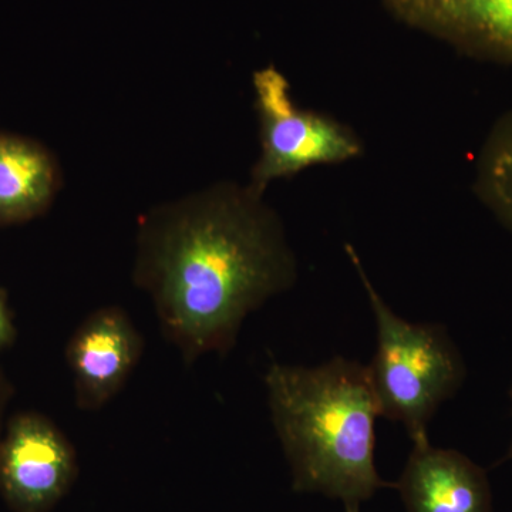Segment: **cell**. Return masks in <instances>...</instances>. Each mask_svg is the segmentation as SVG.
Instances as JSON below:
<instances>
[{
  "mask_svg": "<svg viewBox=\"0 0 512 512\" xmlns=\"http://www.w3.org/2000/svg\"><path fill=\"white\" fill-rule=\"evenodd\" d=\"M133 275L192 363L229 352L249 313L295 285L298 262L264 195L222 181L140 218Z\"/></svg>",
  "mask_w": 512,
  "mask_h": 512,
  "instance_id": "cell-1",
  "label": "cell"
},
{
  "mask_svg": "<svg viewBox=\"0 0 512 512\" xmlns=\"http://www.w3.org/2000/svg\"><path fill=\"white\" fill-rule=\"evenodd\" d=\"M10 399H12V386H10L8 379L0 370V441H2L3 434H5L9 423V421H5V416Z\"/></svg>",
  "mask_w": 512,
  "mask_h": 512,
  "instance_id": "cell-12",
  "label": "cell"
},
{
  "mask_svg": "<svg viewBox=\"0 0 512 512\" xmlns=\"http://www.w3.org/2000/svg\"><path fill=\"white\" fill-rule=\"evenodd\" d=\"M407 512H493V493L484 468L463 453L413 443L394 483Z\"/></svg>",
  "mask_w": 512,
  "mask_h": 512,
  "instance_id": "cell-8",
  "label": "cell"
},
{
  "mask_svg": "<svg viewBox=\"0 0 512 512\" xmlns=\"http://www.w3.org/2000/svg\"><path fill=\"white\" fill-rule=\"evenodd\" d=\"M13 338H15V328H13L12 316L6 305L5 292L0 289V349L10 345Z\"/></svg>",
  "mask_w": 512,
  "mask_h": 512,
  "instance_id": "cell-11",
  "label": "cell"
},
{
  "mask_svg": "<svg viewBox=\"0 0 512 512\" xmlns=\"http://www.w3.org/2000/svg\"><path fill=\"white\" fill-rule=\"evenodd\" d=\"M62 185L59 160L45 144L0 131V227L45 214Z\"/></svg>",
  "mask_w": 512,
  "mask_h": 512,
  "instance_id": "cell-9",
  "label": "cell"
},
{
  "mask_svg": "<svg viewBox=\"0 0 512 512\" xmlns=\"http://www.w3.org/2000/svg\"><path fill=\"white\" fill-rule=\"evenodd\" d=\"M474 191L512 232V110L495 121L485 138L477 157Z\"/></svg>",
  "mask_w": 512,
  "mask_h": 512,
  "instance_id": "cell-10",
  "label": "cell"
},
{
  "mask_svg": "<svg viewBox=\"0 0 512 512\" xmlns=\"http://www.w3.org/2000/svg\"><path fill=\"white\" fill-rule=\"evenodd\" d=\"M511 400H512V387H511ZM505 460H512V441H511L510 450H508L507 457H505Z\"/></svg>",
  "mask_w": 512,
  "mask_h": 512,
  "instance_id": "cell-13",
  "label": "cell"
},
{
  "mask_svg": "<svg viewBox=\"0 0 512 512\" xmlns=\"http://www.w3.org/2000/svg\"><path fill=\"white\" fill-rule=\"evenodd\" d=\"M375 315L377 349L369 366L382 416L400 421L413 443L429 440L427 424L463 386L466 365L446 328L414 325L392 311L377 292L356 249L346 244Z\"/></svg>",
  "mask_w": 512,
  "mask_h": 512,
  "instance_id": "cell-3",
  "label": "cell"
},
{
  "mask_svg": "<svg viewBox=\"0 0 512 512\" xmlns=\"http://www.w3.org/2000/svg\"><path fill=\"white\" fill-rule=\"evenodd\" d=\"M346 512H360V508H349Z\"/></svg>",
  "mask_w": 512,
  "mask_h": 512,
  "instance_id": "cell-14",
  "label": "cell"
},
{
  "mask_svg": "<svg viewBox=\"0 0 512 512\" xmlns=\"http://www.w3.org/2000/svg\"><path fill=\"white\" fill-rule=\"evenodd\" d=\"M77 460L66 437L35 413L16 414L0 441V497L13 512H50L69 493Z\"/></svg>",
  "mask_w": 512,
  "mask_h": 512,
  "instance_id": "cell-5",
  "label": "cell"
},
{
  "mask_svg": "<svg viewBox=\"0 0 512 512\" xmlns=\"http://www.w3.org/2000/svg\"><path fill=\"white\" fill-rule=\"evenodd\" d=\"M410 28L483 62L512 66V0H383Z\"/></svg>",
  "mask_w": 512,
  "mask_h": 512,
  "instance_id": "cell-6",
  "label": "cell"
},
{
  "mask_svg": "<svg viewBox=\"0 0 512 512\" xmlns=\"http://www.w3.org/2000/svg\"><path fill=\"white\" fill-rule=\"evenodd\" d=\"M265 382L293 491L325 495L349 510L394 488L377 473L382 410L369 367L340 356L316 367L275 363Z\"/></svg>",
  "mask_w": 512,
  "mask_h": 512,
  "instance_id": "cell-2",
  "label": "cell"
},
{
  "mask_svg": "<svg viewBox=\"0 0 512 512\" xmlns=\"http://www.w3.org/2000/svg\"><path fill=\"white\" fill-rule=\"evenodd\" d=\"M141 350L143 339L123 309L101 308L84 320L66 350L77 407L94 412L113 399L136 367Z\"/></svg>",
  "mask_w": 512,
  "mask_h": 512,
  "instance_id": "cell-7",
  "label": "cell"
},
{
  "mask_svg": "<svg viewBox=\"0 0 512 512\" xmlns=\"http://www.w3.org/2000/svg\"><path fill=\"white\" fill-rule=\"evenodd\" d=\"M252 87L261 154L248 185L258 194L265 195L274 181L316 165L343 164L362 156L363 143L355 131L328 114L301 109L288 79L275 66L255 72Z\"/></svg>",
  "mask_w": 512,
  "mask_h": 512,
  "instance_id": "cell-4",
  "label": "cell"
}]
</instances>
